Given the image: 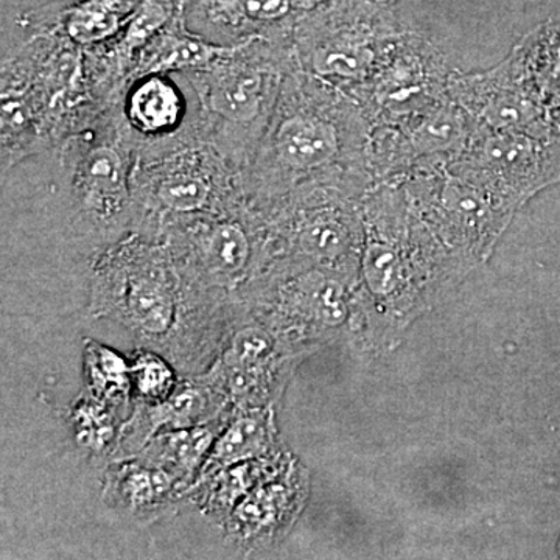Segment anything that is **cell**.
<instances>
[{"mask_svg":"<svg viewBox=\"0 0 560 560\" xmlns=\"http://www.w3.org/2000/svg\"><path fill=\"white\" fill-rule=\"evenodd\" d=\"M275 342L270 335L260 329L241 331L232 341L230 364L235 368L234 386L246 390L254 385L257 375L270 364Z\"/></svg>","mask_w":560,"mask_h":560,"instance_id":"cell-16","label":"cell"},{"mask_svg":"<svg viewBox=\"0 0 560 560\" xmlns=\"http://www.w3.org/2000/svg\"><path fill=\"white\" fill-rule=\"evenodd\" d=\"M452 72L433 40L405 27L383 54L371 79L352 95L372 125H397L451 98Z\"/></svg>","mask_w":560,"mask_h":560,"instance_id":"cell-10","label":"cell"},{"mask_svg":"<svg viewBox=\"0 0 560 560\" xmlns=\"http://www.w3.org/2000/svg\"><path fill=\"white\" fill-rule=\"evenodd\" d=\"M125 374H127V366L119 357L105 349L94 352L92 377L102 388H109L110 386V388L120 389L125 383Z\"/></svg>","mask_w":560,"mask_h":560,"instance_id":"cell-21","label":"cell"},{"mask_svg":"<svg viewBox=\"0 0 560 560\" xmlns=\"http://www.w3.org/2000/svg\"><path fill=\"white\" fill-rule=\"evenodd\" d=\"M165 444L171 448L173 458L186 469H191L208 451L212 436L208 430L180 431L165 438Z\"/></svg>","mask_w":560,"mask_h":560,"instance_id":"cell-19","label":"cell"},{"mask_svg":"<svg viewBox=\"0 0 560 560\" xmlns=\"http://www.w3.org/2000/svg\"><path fill=\"white\" fill-rule=\"evenodd\" d=\"M138 386L143 396L161 397L171 389L172 372L153 357H143L135 368Z\"/></svg>","mask_w":560,"mask_h":560,"instance_id":"cell-20","label":"cell"},{"mask_svg":"<svg viewBox=\"0 0 560 560\" xmlns=\"http://www.w3.org/2000/svg\"><path fill=\"white\" fill-rule=\"evenodd\" d=\"M294 68L293 43L254 39L232 46L206 68L180 73L194 94L201 138L242 173L270 125L283 80Z\"/></svg>","mask_w":560,"mask_h":560,"instance_id":"cell-3","label":"cell"},{"mask_svg":"<svg viewBox=\"0 0 560 560\" xmlns=\"http://www.w3.org/2000/svg\"><path fill=\"white\" fill-rule=\"evenodd\" d=\"M124 480V495L132 506L149 504L171 488L167 475L161 470L131 469Z\"/></svg>","mask_w":560,"mask_h":560,"instance_id":"cell-18","label":"cell"},{"mask_svg":"<svg viewBox=\"0 0 560 560\" xmlns=\"http://www.w3.org/2000/svg\"><path fill=\"white\" fill-rule=\"evenodd\" d=\"M445 248L471 271L489 259L517 210L452 167L397 180Z\"/></svg>","mask_w":560,"mask_h":560,"instance_id":"cell-8","label":"cell"},{"mask_svg":"<svg viewBox=\"0 0 560 560\" xmlns=\"http://www.w3.org/2000/svg\"><path fill=\"white\" fill-rule=\"evenodd\" d=\"M381 2L399 3L400 0H381Z\"/></svg>","mask_w":560,"mask_h":560,"instance_id":"cell-22","label":"cell"},{"mask_svg":"<svg viewBox=\"0 0 560 560\" xmlns=\"http://www.w3.org/2000/svg\"><path fill=\"white\" fill-rule=\"evenodd\" d=\"M451 167L518 212L560 180V136L551 130H492L477 125Z\"/></svg>","mask_w":560,"mask_h":560,"instance_id":"cell-9","label":"cell"},{"mask_svg":"<svg viewBox=\"0 0 560 560\" xmlns=\"http://www.w3.org/2000/svg\"><path fill=\"white\" fill-rule=\"evenodd\" d=\"M143 0H54L22 11L27 24L54 33L81 49L116 38Z\"/></svg>","mask_w":560,"mask_h":560,"instance_id":"cell-13","label":"cell"},{"mask_svg":"<svg viewBox=\"0 0 560 560\" xmlns=\"http://www.w3.org/2000/svg\"><path fill=\"white\" fill-rule=\"evenodd\" d=\"M46 154L57 162L61 189L81 230L109 238L135 226L136 142L119 102Z\"/></svg>","mask_w":560,"mask_h":560,"instance_id":"cell-5","label":"cell"},{"mask_svg":"<svg viewBox=\"0 0 560 560\" xmlns=\"http://www.w3.org/2000/svg\"><path fill=\"white\" fill-rule=\"evenodd\" d=\"M186 0H143L119 35L101 49L125 81H130L140 50L179 13Z\"/></svg>","mask_w":560,"mask_h":560,"instance_id":"cell-15","label":"cell"},{"mask_svg":"<svg viewBox=\"0 0 560 560\" xmlns=\"http://www.w3.org/2000/svg\"><path fill=\"white\" fill-rule=\"evenodd\" d=\"M135 226L161 237L176 224L215 215L246 201L242 172L198 128L136 149Z\"/></svg>","mask_w":560,"mask_h":560,"instance_id":"cell-4","label":"cell"},{"mask_svg":"<svg viewBox=\"0 0 560 560\" xmlns=\"http://www.w3.org/2000/svg\"><path fill=\"white\" fill-rule=\"evenodd\" d=\"M180 81L179 73H147L128 81L119 110L136 149L167 142L197 128L194 94L189 83L184 90Z\"/></svg>","mask_w":560,"mask_h":560,"instance_id":"cell-12","label":"cell"},{"mask_svg":"<svg viewBox=\"0 0 560 560\" xmlns=\"http://www.w3.org/2000/svg\"><path fill=\"white\" fill-rule=\"evenodd\" d=\"M405 27L396 3L318 0L294 27V60L304 72L352 95Z\"/></svg>","mask_w":560,"mask_h":560,"instance_id":"cell-7","label":"cell"},{"mask_svg":"<svg viewBox=\"0 0 560 560\" xmlns=\"http://www.w3.org/2000/svg\"><path fill=\"white\" fill-rule=\"evenodd\" d=\"M318 0H186L187 27L210 43H293L298 21Z\"/></svg>","mask_w":560,"mask_h":560,"instance_id":"cell-11","label":"cell"},{"mask_svg":"<svg viewBox=\"0 0 560 560\" xmlns=\"http://www.w3.org/2000/svg\"><path fill=\"white\" fill-rule=\"evenodd\" d=\"M267 441L268 430L264 420L257 418L237 420L217 442L213 463L232 464L256 456L264 451Z\"/></svg>","mask_w":560,"mask_h":560,"instance_id":"cell-17","label":"cell"},{"mask_svg":"<svg viewBox=\"0 0 560 560\" xmlns=\"http://www.w3.org/2000/svg\"><path fill=\"white\" fill-rule=\"evenodd\" d=\"M371 131L353 95L300 68L290 70L270 125L242 173L246 200L260 209L316 184L374 183Z\"/></svg>","mask_w":560,"mask_h":560,"instance_id":"cell-1","label":"cell"},{"mask_svg":"<svg viewBox=\"0 0 560 560\" xmlns=\"http://www.w3.org/2000/svg\"><path fill=\"white\" fill-rule=\"evenodd\" d=\"M372 186L368 179L316 184L260 208L270 224L272 267L327 268L359 276L363 202Z\"/></svg>","mask_w":560,"mask_h":560,"instance_id":"cell-6","label":"cell"},{"mask_svg":"<svg viewBox=\"0 0 560 560\" xmlns=\"http://www.w3.org/2000/svg\"><path fill=\"white\" fill-rule=\"evenodd\" d=\"M231 47L210 43L191 32L187 27L183 7L179 13L140 50L131 79L147 73L194 72L215 61Z\"/></svg>","mask_w":560,"mask_h":560,"instance_id":"cell-14","label":"cell"},{"mask_svg":"<svg viewBox=\"0 0 560 560\" xmlns=\"http://www.w3.org/2000/svg\"><path fill=\"white\" fill-rule=\"evenodd\" d=\"M363 220V327L385 345L470 271L433 234L400 184H374L364 197Z\"/></svg>","mask_w":560,"mask_h":560,"instance_id":"cell-2","label":"cell"}]
</instances>
